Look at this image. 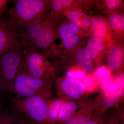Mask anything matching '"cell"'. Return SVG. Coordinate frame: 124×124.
<instances>
[{
  "label": "cell",
  "mask_w": 124,
  "mask_h": 124,
  "mask_svg": "<svg viewBox=\"0 0 124 124\" xmlns=\"http://www.w3.org/2000/svg\"><path fill=\"white\" fill-rule=\"evenodd\" d=\"M8 11L9 20L19 34L33 23L48 13L50 1L16 0Z\"/></svg>",
  "instance_id": "6da1fadb"
},
{
  "label": "cell",
  "mask_w": 124,
  "mask_h": 124,
  "mask_svg": "<svg viewBox=\"0 0 124 124\" xmlns=\"http://www.w3.org/2000/svg\"><path fill=\"white\" fill-rule=\"evenodd\" d=\"M54 81V79H42L31 75L22 66L9 91L15 95V97L20 99L39 96L49 100L52 97L51 90Z\"/></svg>",
  "instance_id": "7a4b0ae2"
},
{
  "label": "cell",
  "mask_w": 124,
  "mask_h": 124,
  "mask_svg": "<svg viewBox=\"0 0 124 124\" xmlns=\"http://www.w3.org/2000/svg\"><path fill=\"white\" fill-rule=\"evenodd\" d=\"M9 108L22 114L36 124H52L48 114L47 100L39 96L20 99L11 96L8 100Z\"/></svg>",
  "instance_id": "3957f363"
},
{
  "label": "cell",
  "mask_w": 124,
  "mask_h": 124,
  "mask_svg": "<svg viewBox=\"0 0 124 124\" xmlns=\"http://www.w3.org/2000/svg\"><path fill=\"white\" fill-rule=\"evenodd\" d=\"M26 51L20 41L0 55V90H9L19 68L22 66Z\"/></svg>",
  "instance_id": "277c9868"
},
{
  "label": "cell",
  "mask_w": 124,
  "mask_h": 124,
  "mask_svg": "<svg viewBox=\"0 0 124 124\" xmlns=\"http://www.w3.org/2000/svg\"><path fill=\"white\" fill-rule=\"evenodd\" d=\"M48 53H28L26 51L22 66L31 75L42 79H54L58 67L46 59Z\"/></svg>",
  "instance_id": "5b68a950"
},
{
  "label": "cell",
  "mask_w": 124,
  "mask_h": 124,
  "mask_svg": "<svg viewBox=\"0 0 124 124\" xmlns=\"http://www.w3.org/2000/svg\"><path fill=\"white\" fill-rule=\"evenodd\" d=\"M54 85L58 98L64 101H79L88 93L82 81L76 78L66 76L55 80Z\"/></svg>",
  "instance_id": "8992f818"
},
{
  "label": "cell",
  "mask_w": 124,
  "mask_h": 124,
  "mask_svg": "<svg viewBox=\"0 0 124 124\" xmlns=\"http://www.w3.org/2000/svg\"><path fill=\"white\" fill-rule=\"evenodd\" d=\"M60 18L56 17L44 29L29 46L24 49L28 53H49L47 51L52 46L58 32Z\"/></svg>",
  "instance_id": "52a82bcc"
},
{
  "label": "cell",
  "mask_w": 124,
  "mask_h": 124,
  "mask_svg": "<svg viewBox=\"0 0 124 124\" xmlns=\"http://www.w3.org/2000/svg\"><path fill=\"white\" fill-rule=\"evenodd\" d=\"M20 34L9 20L0 18V55L20 42Z\"/></svg>",
  "instance_id": "ba28073f"
},
{
  "label": "cell",
  "mask_w": 124,
  "mask_h": 124,
  "mask_svg": "<svg viewBox=\"0 0 124 124\" xmlns=\"http://www.w3.org/2000/svg\"><path fill=\"white\" fill-rule=\"evenodd\" d=\"M56 17L51 14H46L31 24L23 33H20V42L24 49L27 48L45 28Z\"/></svg>",
  "instance_id": "9c48e42d"
},
{
  "label": "cell",
  "mask_w": 124,
  "mask_h": 124,
  "mask_svg": "<svg viewBox=\"0 0 124 124\" xmlns=\"http://www.w3.org/2000/svg\"><path fill=\"white\" fill-rule=\"evenodd\" d=\"M78 102V107L64 124H85L95 108L93 99L85 98Z\"/></svg>",
  "instance_id": "30bf717a"
},
{
  "label": "cell",
  "mask_w": 124,
  "mask_h": 124,
  "mask_svg": "<svg viewBox=\"0 0 124 124\" xmlns=\"http://www.w3.org/2000/svg\"><path fill=\"white\" fill-rule=\"evenodd\" d=\"M106 67L112 75L122 73L124 67V49L119 44L112 46L106 60Z\"/></svg>",
  "instance_id": "8fae6325"
},
{
  "label": "cell",
  "mask_w": 124,
  "mask_h": 124,
  "mask_svg": "<svg viewBox=\"0 0 124 124\" xmlns=\"http://www.w3.org/2000/svg\"><path fill=\"white\" fill-rule=\"evenodd\" d=\"M91 29L93 36L104 45H111L112 36L107 21L103 18L94 17L91 18Z\"/></svg>",
  "instance_id": "7c38bea8"
},
{
  "label": "cell",
  "mask_w": 124,
  "mask_h": 124,
  "mask_svg": "<svg viewBox=\"0 0 124 124\" xmlns=\"http://www.w3.org/2000/svg\"><path fill=\"white\" fill-rule=\"evenodd\" d=\"M124 94L117 96H111L107 95L105 92L102 93L96 96L93 99L95 109L99 110L107 111L109 109L116 108L123 101Z\"/></svg>",
  "instance_id": "4fadbf2b"
},
{
  "label": "cell",
  "mask_w": 124,
  "mask_h": 124,
  "mask_svg": "<svg viewBox=\"0 0 124 124\" xmlns=\"http://www.w3.org/2000/svg\"><path fill=\"white\" fill-rule=\"evenodd\" d=\"M104 46L102 41L93 37L90 38L87 42L86 48L93 60V65L94 66H98L101 62L105 49Z\"/></svg>",
  "instance_id": "5bb4252c"
},
{
  "label": "cell",
  "mask_w": 124,
  "mask_h": 124,
  "mask_svg": "<svg viewBox=\"0 0 124 124\" xmlns=\"http://www.w3.org/2000/svg\"><path fill=\"white\" fill-rule=\"evenodd\" d=\"M76 63L84 73H89L93 71V65L90 54L86 48L78 49L75 54Z\"/></svg>",
  "instance_id": "9a60e30c"
},
{
  "label": "cell",
  "mask_w": 124,
  "mask_h": 124,
  "mask_svg": "<svg viewBox=\"0 0 124 124\" xmlns=\"http://www.w3.org/2000/svg\"><path fill=\"white\" fill-rule=\"evenodd\" d=\"M71 23L77 27L78 29L87 31L91 26V18L80 10H73L68 15Z\"/></svg>",
  "instance_id": "2e32d148"
},
{
  "label": "cell",
  "mask_w": 124,
  "mask_h": 124,
  "mask_svg": "<svg viewBox=\"0 0 124 124\" xmlns=\"http://www.w3.org/2000/svg\"><path fill=\"white\" fill-rule=\"evenodd\" d=\"M78 105V101H63L58 114L57 124H64L75 112Z\"/></svg>",
  "instance_id": "e0dca14e"
},
{
  "label": "cell",
  "mask_w": 124,
  "mask_h": 124,
  "mask_svg": "<svg viewBox=\"0 0 124 124\" xmlns=\"http://www.w3.org/2000/svg\"><path fill=\"white\" fill-rule=\"evenodd\" d=\"M22 117L21 113L4 108L0 115V124H20Z\"/></svg>",
  "instance_id": "ac0fdd59"
},
{
  "label": "cell",
  "mask_w": 124,
  "mask_h": 124,
  "mask_svg": "<svg viewBox=\"0 0 124 124\" xmlns=\"http://www.w3.org/2000/svg\"><path fill=\"white\" fill-rule=\"evenodd\" d=\"M63 101L58 98L47 100L48 116L52 124H57L58 114Z\"/></svg>",
  "instance_id": "d6986e66"
},
{
  "label": "cell",
  "mask_w": 124,
  "mask_h": 124,
  "mask_svg": "<svg viewBox=\"0 0 124 124\" xmlns=\"http://www.w3.org/2000/svg\"><path fill=\"white\" fill-rule=\"evenodd\" d=\"M73 1L70 0H54L50 1V8L51 9V14L60 18L66 8L70 6Z\"/></svg>",
  "instance_id": "ffe728a7"
},
{
  "label": "cell",
  "mask_w": 124,
  "mask_h": 124,
  "mask_svg": "<svg viewBox=\"0 0 124 124\" xmlns=\"http://www.w3.org/2000/svg\"><path fill=\"white\" fill-rule=\"evenodd\" d=\"M79 30L71 23H66L59 25L58 32L63 41L77 35Z\"/></svg>",
  "instance_id": "44dd1931"
},
{
  "label": "cell",
  "mask_w": 124,
  "mask_h": 124,
  "mask_svg": "<svg viewBox=\"0 0 124 124\" xmlns=\"http://www.w3.org/2000/svg\"><path fill=\"white\" fill-rule=\"evenodd\" d=\"M94 76L101 88L113 79L111 71L104 66L98 68L95 71Z\"/></svg>",
  "instance_id": "7402d4cb"
},
{
  "label": "cell",
  "mask_w": 124,
  "mask_h": 124,
  "mask_svg": "<svg viewBox=\"0 0 124 124\" xmlns=\"http://www.w3.org/2000/svg\"><path fill=\"white\" fill-rule=\"evenodd\" d=\"M108 22L111 26L117 31L124 32V16L120 14H114L108 17Z\"/></svg>",
  "instance_id": "603a6c76"
},
{
  "label": "cell",
  "mask_w": 124,
  "mask_h": 124,
  "mask_svg": "<svg viewBox=\"0 0 124 124\" xmlns=\"http://www.w3.org/2000/svg\"><path fill=\"white\" fill-rule=\"evenodd\" d=\"M107 112L94 108L91 117L85 124H102L106 119Z\"/></svg>",
  "instance_id": "cb8c5ba5"
},
{
  "label": "cell",
  "mask_w": 124,
  "mask_h": 124,
  "mask_svg": "<svg viewBox=\"0 0 124 124\" xmlns=\"http://www.w3.org/2000/svg\"><path fill=\"white\" fill-rule=\"evenodd\" d=\"M111 109L106 114V124H121L117 108Z\"/></svg>",
  "instance_id": "d4e9b609"
},
{
  "label": "cell",
  "mask_w": 124,
  "mask_h": 124,
  "mask_svg": "<svg viewBox=\"0 0 124 124\" xmlns=\"http://www.w3.org/2000/svg\"><path fill=\"white\" fill-rule=\"evenodd\" d=\"M80 41L79 36L76 35L72 37L63 41V45L64 48L67 49H70L77 45Z\"/></svg>",
  "instance_id": "484cf974"
},
{
  "label": "cell",
  "mask_w": 124,
  "mask_h": 124,
  "mask_svg": "<svg viewBox=\"0 0 124 124\" xmlns=\"http://www.w3.org/2000/svg\"><path fill=\"white\" fill-rule=\"evenodd\" d=\"M121 1L120 0H108L106 1V6L108 9L115 10L120 6Z\"/></svg>",
  "instance_id": "4316f807"
},
{
  "label": "cell",
  "mask_w": 124,
  "mask_h": 124,
  "mask_svg": "<svg viewBox=\"0 0 124 124\" xmlns=\"http://www.w3.org/2000/svg\"><path fill=\"white\" fill-rule=\"evenodd\" d=\"M115 79H113L114 82L124 89V74L122 73L116 75Z\"/></svg>",
  "instance_id": "83f0119b"
},
{
  "label": "cell",
  "mask_w": 124,
  "mask_h": 124,
  "mask_svg": "<svg viewBox=\"0 0 124 124\" xmlns=\"http://www.w3.org/2000/svg\"><path fill=\"white\" fill-rule=\"evenodd\" d=\"M66 76L78 78H83L85 77V73L82 71L75 72L71 71H68L67 72Z\"/></svg>",
  "instance_id": "f1b7e54d"
},
{
  "label": "cell",
  "mask_w": 124,
  "mask_h": 124,
  "mask_svg": "<svg viewBox=\"0 0 124 124\" xmlns=\"http://www.w3.org/2000/svg\"><path fill=\"white\" fill-rule=\"evenodd\" d=\"M9 1L7 0H0V15L6 12Z\"/></svg>",
  "instance_id": "f546056e"
},
{
  "label": "cell",
  "mask_w": 124,
  "mask_h": 124,
  "mask_svg": "<svg viewBox=\"0 0 124 124\" xmlns=\"http://www.w3.org/2000/svg\"><path fill=\"white\" fill-rule=\"evenodd\" d=\"M20 124H36L32 121L27 117L22 114V117Z\"/></svg>",
  "instance_id": "4dcf8cb0"
},
{
  "label": "cell",
  "mask_w": 124,
  "mask_h": 124,
  "mask_svg": "<svg viewBox=\"0 0 124 124\" xmlns=\"http://www.w3.org/2000/svg\"><path fill=\"white\" fill-rule=\"evenodd\" d=\"M4 102L2 98L0 97V115L4 108Z\"/></svg>",
  "instance_id": "1f68e13d"
},
{
  "label": "cell",
  "mask_w": 124,
  "mask_h": 124,
  "mask_svg": "<svg viewBox=\"0 0 124 124\" xmlns=\"http://www.w3.org/2000/svg\"><path fill=\"white\" fill-rule=\"evenodd\" d=\"M102 124H106V119Z\"/></svg>",
  "instance_id": "d6a6232c"
}]
</instances>
